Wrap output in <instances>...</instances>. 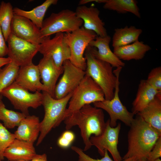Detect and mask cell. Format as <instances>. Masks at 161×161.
<instances>
[{
	"mask_svg": "<svg viewBox=\"0 0 161 161\" xmlns=\"http://www.w3.org/2000/svg\"><path fill=\"white\" fill-rule=\"evenodd\" d=\"M64 121L67 130L75 126H78L84 144V151L88 150L92 145L90 141L92 135H100L106 126L102 109L90 104L85 105L79 110L73 112Z\"/></svg>",
	"mask_w": 161,
	"mask_h": 161,
	"instance_id": "cell-1",
	"label": "cell"
},
{
	"mask_svg": "<svg viewBox=\"0 0 161 161\" xmlns=\"http://www.w3.org/2000/svg\"><path fill=\"white\" fill-rule=\"evenodd\" d=\"M130 126L128 135V148L123 159L135 157L145 160L161 136L155 129L137 115Z\"/></svg>",
	"mask_w": 161,
	"mask_h": 161,
	"instance_id": "cell-2",
	"label": "cell"
},
{
	"mask_svg": "<svg viewBox=\"0 0 161 161\" xmlns=\"http://www.w3.org/2000/svg\"><path fill=\"white\" fill-rule=\"evenodd\" d=\"M72 92L60 99H56L45 91L42 92L44 114L40 123V133L36 146L40 145L53 128L58 126L66 118V106Z\"/></svg>",
	"mask_w": 161,
	"mask_h": 161,
	"instance_id": "cell-3",
	"label": "cell"
},
{
	"mask_svg": "<svg viewBox=\"0 0 161 161\" xmlns=\"http://www.w3.org/2000/svg\"><path fill=\"white\" fill-rule=\"evenodd\" d=\"M86 62V75L90 77L102 90L105 99H112L114 96L117 77L109 63L95 58L86 48L84 53Z\"/></svg>",
	"mask_w": 161,
	"mask_h": 161,
	"instance_id": "cell-4",
	"label": "cell"
},
{
	"mask_svg": "<svg viewBox=\"0 0 161 161\" xmlns=\"http://www.w3.org/2000/svg\"><path fill=\"white\" fill-rule=\"evenodd\" d=\"M105 99L104 94L101 88L90 77L86 75L72 93L66 109V118L85 105Z\"/></svg>",
	"mask_w": 161,
	"mask_h": 161,
	"instance_id": "cell-5",
	"label": "cell"
},
{
	"mask_svg": "<svg viewBox=\"0 0 161 161\" xmlns=\"http://www.w3.org/2000/svg\"><path fill=\"white\" fill-rule=\"evenodd\" d=\"M97 36L93 31L86 29L83 27L71 32L64 33V41L70 50L69 60L72 64L85 71V52L90 42Z\"/></svg>",
	"mask_w": 161,
	"mask_h": 161,
	"instance_id": "cell-6",
	"label": "cell"
},
{
	"mask_svg": "<svg viewBox=\"0 0 161 161\" xmlns=\"http://www.w3.org/2000/svg\"><path fill=\"white\" fill-rule=\"evenodd\" d=\"M83 24L75 12L64 9L52 13L44 19L40 30L44 37L49 36L59 32H71L81 27Z\"/></svg>",
	"mask_w": 161,
	"mask_h": 161,
	"instance_id": "cell-7",
	"label": "cell"
},
{
	"mask_svg": "<svg viewBox=\"0 0 161 161\" xmlns=\"http://www.w3.org/2000/svg\"><path fill=\"white\" fill-rule=\"evenodd\" d=\"M122 68H117L113 71L117 77L113 98L110 100L105 99L93 103L94 106L103 109L108 113L110 117V125L112 127L116 126L117 121L118 120L122 121L126 125L130 126L134 119V115L128 110L121 102L119 97V75Z\"/></svg>",
	"mask_w": 161,
	"mask_h": 161,
	"instance_id": "cell-8",
	"label": "cell"
},
{
	"mask_svg": "<svg viewBox=\"0 0 161 161\" xmlns=\"http://www.w3.org/2000/svg\"><path fill=\"white\" fill-rule=\"evenodd\" d=\"M0 95L7 98L15 109L27 115H29V108L36 109L42 105V93L39 92L30 93L15 82L4 89Z\"/></svg>",
	"mask_w": 161,
	"mask_h": 161,
	"instance_id": "cell-9",
	"label": "cell"
},
{
	"mask_svg": "<svg viewBox=\"0 0 161 161\" xmlns=\"http://www.w3.org/2000/svg\"><path fill=\"white\" fill-rule=\"evenodd\" d=\"M7 42V55L11 61L21 67L32 62L34 56L38 52L39 45H36L18 38L11 33Z\"/></svg>",
	"mask_w": 161,
	"mask_h": 161,
	"instance_id": "cell-10",
	"label": "cell"
},
{
	"mask_svg": "<svg viewBox=\"0 0 161 161\" xmlns=\"http://www.w3.org/2000/svg\"><path fill=\"white\" fill-rule=\"evenodd\" d=\"M120 128V123H119L115 127L111 126L110 120L109 119L106 122L105 129L101 134L97 136H92L90 137V143L92 145L96 147L101 156H104L105 150H106L110 153L114 161L123 160L117 148Z\"/></svg>",
	"mask_w": 161,
	"mask_h": 161,
	"instance_id": "cell-11",
	"label": "cell"
},
{
	"mask_svg": "<svg viewBox=\"0 0 161 161\" xmlns=\"http://www.w3.org/2000/svg\"><path fill=\"white\" fill-rule=\"evenodd\" d=\"M63 75L56 84L54 98L60 99L72 92L78 86L86 75L85 71L76 66L69 60L63 64Z\"/></svg>",
	"mask_w": 161,
	"mask_h": 161,
	"instance_id": "cell-12",
	"label": "cell"
},
{
	"mask_svg": "<svg viewBox=\"0 0 161 161\" xmlns=\"http://www.w3.org/2000/svg\"><path fill=\"white\" fill-rule=\"evenodd\" d=\"M64 33H57L52 38L50 36H47L39 45L38 52L43 56L51 57L60 69H63L64 61L69 60L70 57L69 48L64 40Z\"/></svg>",
	"mask_w": 161,
	"mask_h": 161,
	"instance_id": "cell-13",
	"label": "cell"
},
{
	"mask_svg": "<svg viewBox=\"0 0 161 161\" xmlns=\"http://www.w3.org/2000/svg\"><path fill=\"white\" fill-rule=\"evenodd\" d=\"M11 32L16 37L36 45L41 44L46 37L29 19L15 14L11 23Z\"/></svg>",
	"mask_w": 161,
	"mask_h": 161,
	"instance_id": "cell-14",
	"label": "cell"
},
{
	"mask_svg": "<svg viewBox=\"0 0 161 161\" xmlns=\"http://www.w3.org/2000/svg\"><path fill=\"white\" fill-rule=\"evenodd\" d=\"M111 37L107 35L104 37L97 36L89 43L87 49L95 58L110 64L113 67H123L125 64L119 59L111 50L109 43Z\"/></svg>",
	"mask_w": 161,
	"mask_h": 161,
	"instance_id": "cell-15",
	"label": "cell"
},
{
	"mask_svg": "<svg viewBox=\"0 0 161 161\" xmlns=\"http://www.w3.org/2000/svg\"><path fill=\"white\" fill-rule=\"evenodd\" d=\"M38 66L32 62L20 67L15 83L22 88L31 92L45 91L40 81Z\"/></svg>",
	"mask_w": 161,
	"mask_h": 161,
	"instance_id": "cell-16",
	"label": "cell"
},
{
	"mask_svg": "<svg viewBox=\"0 0 161 161\" xmlns=\"http://www.w3.org/2000/svg\"><path fill=\"white\" fill-rule=\"evenodd\" d=\"M75 12L77 16L83 21L85 29L93 31L98 36L103 37L108 35L104 23L99 17L100 11L97 8L79 5Z\"/></svg>",
	"mask_w": 161,
	"mask_h": 161,
	"instance_id": "cell-17",
	"label": "cell"
},
{
	"mask_svg": "<svg viewBox=\"0 0 161 161\" xmlns=\"http://www.w3.org/2000/svg\"><path fill=\"white\" fill-rule=\"evenodd\" d=\"M37 66L45 92L54 98L56 82L59 76L63 73V69H58L52 58L48 56H43Z\"/></svg>",
	"mask_w": 161,
	"mask_h": 161,
	"instance_id": "cell-18",
	"label": "cell"
},
{
	"mask_svg": "<svg viewBox=\"0 0 161 161\" xmlns=\"http://www.w3.org/2000/svg\"><path fill=\"white\" fill-rule=\"evenodd\" d=\"M37 154L33 143L15 139L5 150L4 158L9 161H30Z\"/></svg>",
	"mask_w": 161,
	"mask_h": 161,
	"instance_id": "cell-19",
	"label": "cell"
},
{
	"mask_svg": "<svg viewBox=\"0 0 161 161\" xmlns=\"http://www.w3.org/2000/svg\"><path fill=\"white\" fill-rule=\"evenodd\" d=\"M40 123L38 117L27 115L21 120L14 133L16 138L34 143L40 134Z\"/></svg>",
	"mask_w": 161,
	"mask_h": 161,
	"instance_id": "cell-20",
	"label": "cell"
},
{
	"mask_svg": "<svg viewBox=\"0 0 161 161\" xmlns=\"http://www.w3.org/2000/svg\"><path fill=\"white\" fill-rule=\"evenodd\" d=\"M158 95H161V93L149 85L146 80H141L136 97L132 103L131 112L134 115L137 114Z\"/></svg>",
	"mask_w": 161,
	"mask_h": 161,
	"instance_id": "cell-21",
	"label": "cell"
},
{
	"mask_svg": "<svg viewBox=\"0 0 161 161\" xmlns=\"http://www.w3.org/2000/svg\"><path fill=\"white\" fill-rule=\"evenodd\" d=\"M151 49L149 46L138 40L128 45L114 48L113 52L121 60H139Z\"/></svg>",
	"mask_w": 161,
	"mask_h": 161,
	"instance_id": "cell-22",
	"label": "cell"
},
{
	"mask_svg": "<svg viewBox=\"0 0 161 161\" xmlns=\"http://www.w3.org/2000/svg\"><path fill=\"white\" fill-rule=\"evenodd\" d=\"M161 134V95H158L137 114Z\"/></svg>",
	"mask_w": 161,
	"mask_h": 161,
	"instance_id": "cell-23",
	"label": "cell"
},
{
	"mask_svg": "<svg viewBox=\"0 0 161 161\" xmlns=\"http://www.w3.org/2000/svg\"><path fill=\"white\" fill-rule=\"evenodd\" d=\"M57 0H46L41 4L32 10L26 11L17 7L13 8L15 15L25 17L32 21L37 27L41 29L45 13L52 5L56 4Z\"/></svg>",
	"mask_w": 161,
	"mask_h": 161,
	"instance_id": "cell-24",
	"label": "cell"
},
{
	"mask_svg": "<svg viewBox=\"0 0 161 161\" xmlns=\"http://www.w3.org/2000/svg\"><path fill=\"white\" fill-rule=\"evenodd\" d=\"M112 38V46L116 48L125 46L138 40L142 32L141 29L133 26L115 29Z\"/></svg>",
	"mask_w": 161,
	"mask_h": 161,
	"instance_id": "cell-25",
	"label": "cell"
},
{
	"mask_svg": "<svg viewBox=\"0 0 161 161\" xmlns=\"http://www.w3.org/2000/svg\"><path fill=\"white\" fill-rule=\"evenodd\" d=\"M104 9L115 11L119 13L128 12L140 18V10L135 0H103Z\"/></svg>",
	"mask_w": 161,
	"mask_h": 161,
	"instance_id": "cell-26",
	"label": "cell"
},
{
	"mask_svg": "<svg viewBox=\"0 0 161 161\" xmlns=\"http://www.w3.org/2000/svg\"><path fill=\"white\" fill-rule=\"evenodd\" d=\"M10 2L2 1L0 4V26L6 41L11 33V25L14 14Z\"/></svg>",
	"mask_w": 161,
	"mask_h": 161,
	"instance_id": "cell-27",
	"label": "cell"
},
{
	"mask_svg": "<svg viewBox=\"0 0 161 161\" xmlns=\"http://www.w3.org/2000/svg\"><path fill=\"white\" fill-rule=\"evenodd\" d=\"M27 116L22 112L7 109L1 99L0 100V120L7 128L12 129L18 126Z\"/></svg>",
	"mask_w": 161,
	"mask_h": 161,
	"instance_id": "cell-28",
	"label": "cell"
},
{
	"mask_svg": "<svg viewBox=\"0 0 161 161\" xmlns=\"http://www.w3.org/2000/svg\"><path fill=\"white\" fill-rule=\"evenodd\" d=\"M19 67L11 61L0 70V94L15 81Z\"/></svg>",
	"mask_w": 161,
	"mask_h": 161,
	"instance_id": "cell-29",
	"label": "cell"
},
{
	"mask_svg": "<svg viewBox=\"0 0 161 161\" xmlns=\"http://www.w3.org/2000/svg\"><path fill=\"white\" fill-rule=\"evenodd\" d=\"M16 139L14 133L9 131L0 122V160L4 159V153L6 149Z\"/></svg>",
	"mask_w": 161,
	"mask_h": 161,
	"instance_id": "cell-30",
	"label": "cell"
},
{
	"mask_svg": "<svg viewBox=\"0 0 161 161\" xmlns=\"http://www.w3.org/2000/svg\"><path fill=\"white\" fill-rule=\"evenodd\" d=\"M148 83L161 93V67L158 66L153 69L148 74Z\"/></svg>",
	"mask_w": 161,
	"mask_h": 161,
	"instance_id": "cell-31",
	"label": "cell"
},
{
	"mask_svg": "<svg viewBox=\"0 0 161 161\" xmlns=\"http://www.w3.org/2000/svg\"><path fill=\"white\" fill-rule=\"evenodd\" d=\"M71 149L78 155V161H114L109 156L108 151L105 150L104 155L100 159H95L85 153L81 148L76 146H72Z\"/></svg>",
	"mask_w": 161,
	"mask_h": 161,
	"instance_id": "cell-32",
	"label": "cell"
},
{
	"mask_svg": "<svg viewBox=\"0 0 161 161\" xmlns=\"http://www.w3.org/2000/svg\"><path fill=\"white\" fill-rule=\"evenodd\" d=\"M75 138L74 134L72 131L67 130L64 132L58 138L57 144L61 148H66L70 145Z\"/></svg>",
	"mask_w": 161,
	"mask_h": 161,
	"instance_id": "cell-33",
	"label": "cell"
},
{
	"mask_svg": "<svg viewBox=\"0 0 161 161\" xmlns=\"http://www.w3.org/2000/svg\"><path fill=\"white\" fill-rule=\"evenodd\" d=\"M161 157V136L160 137L149 153L146 161H153Z\"/></svg>",
	"mask_w": 161,
	"mask_h": 161,
	"instance_id": "cell-34",
	"label": "cell"
},
{
	"mask_svg": "<svg viewBox=\"0 0 161 161\" xmlns=\"http://www.w3.org/2000/svg\"><path fill=\"white\" fill-rule=\"evenodd\" d=\"M5 42L0 26V58H4L7 55L8 48Z\"/></svg>",
	"mask_w": 161,
	"mask_h": 161,
	"instance_id": "cell-35",
	"label": "cell"
},
{
	"mask_svg": "<svg viewBox=\"0 0 161 161\" xmlns=\"http://www.w3.org/2000/svg\"><path fill=\"white\" fill-rule=\"evenodd\" d=\"M14 161H48L47 155L44 153L41 154H37L30 161L17 160Z\"/></svg>",
	"mask_w": 161,
	"mask_h": 161,
	"instance_id": "cell-36",
	"label": "cell"
},
{
	"mask_svg": "<svg viewBox=\"0 0 161 161\" xmlns=\"http://www.w3.org/2000/svg\"><path fill=\"white\" fill-rule=\"evenodd\" d=\"M11 62V59L8 57L0 58V70L1 67Z\"/></svg>",
	"mask_w": 161,
	"mask_h": 161,
	"instance_id": "cell-37",
	"label": "cell"
},
{
	"mask_svg": "<svg viewBox=\"0 0 161 161\" xmlns=\"http://www.w3.org/2000/svg\"><path fill=\"white\" fill-rule=\"evenodd\" d=\"M138 160L137 157H133L123 159L122 161H137Z\"/></svg>",
	"mask_w": 161,
	"mask_h": 161,
	"instance_id": "cell-38",
	"label": "cell"
},
{
	"mask_svg": "<svg viewBox=\"0 0 161 161\" xmlns=\"http://www.w3.org/2000/svg\"><path fill=\"white\" fill-rule=\"evenodd\" d=\"M137 161H146V160L142 159H138Z\"/></svg>",
	"mask_w": 161,
	"mask_h": 161,
	"instance_id": "cell-39",
	"label": "cell"
},
{
	"mask_svg": "<svg viewBox=\"0 0 161 161\" xmlns=\"http://www.w3.org/2000/svg\"><path fill=\"white\" fill-rule=\"evenodd\" d=\"M153 161H161V160L160 159V158H158Z\"/></svg>",
	"mask_w": 161,
	"mask_h": 161,
	"instance_id": "cell-40",
	"label": "cell"
},
{
	"mask_svg": "<svg viewBox=\"0 0 161 161\" xmlns=\"http://www.w3.org/2000/svg\"><path fill=\"white\" fill-rule=\"evenodd\" d=\"M2 99V96L0 95V100Z\"/></svg>",
	"mask_w": 161,
	"mask_h": 161,
	"instance_id": "cell-41",
	"label": "cell"
},
{
	"mask_svg": "<svg viewBox=\"0 0 161 161\" xmlns=\"http://www.w3.org/2000/svg\"><path fill=\"white\" fill-rule=\"evenodd\" d=\"M2 161V160H0V161Z\"/></svg>",
	"mask_w": 161,
	"mask_h": 161,
	"instance_id": "cell-42",
	"label": "cell"
},
{
	"mask_svg": "<svg viewBox=\"0 0 161 161\" xmlns=\"http://www.w3.org/2000/svg\"><path fill=\"white\" fill-rule=\"evenodd\" d=\"M2 161H3V160Z\"/></svg>",
	"mask_w": 161,
	"mask_h": 161,
	"instance_id": "cell-43",
	"label": "cell"
}]
</instances>
